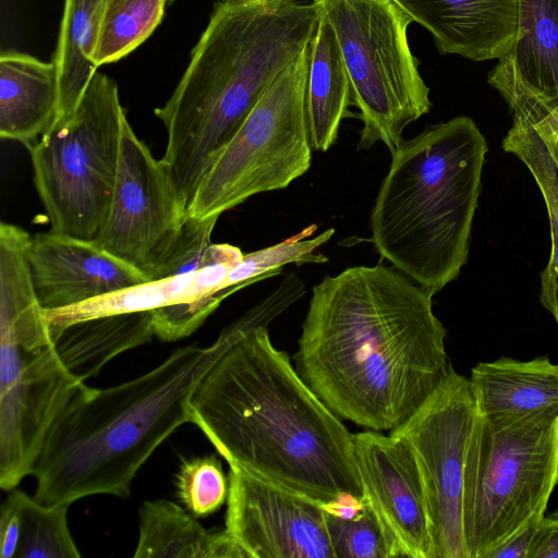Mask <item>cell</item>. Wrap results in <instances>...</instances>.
<instances>
[{
	"label": "cell",
	"mask_w": 558,
	"mask_h": 558,
	"mask_svg": "<svg viewBox=\"0 0 558 558\" xmlns=\"http://www.w3.org/2000/svg\"><path fill=\"white\" fill-rule=\"evenodd\" d=\"M138 530L136 558H247L226 527L206 530L170 500L143 502Z\"/></svg>",
	"instance_id": "20"
},
{
	"label": "cell",
	"mask_w": 558,
	"mask_h": 558,
	"mask_svg": "<svg viewBox=\"0 0 558 558\" xmlns=\"http://www.w3.org/2000/svg\"><path fill=\"white\" fill-rule=\"evenodd\" d=\"M195 271L126 287L85 302L45 311L51 338L64 327L101 316L153 311L201 299L192 286Z\"/></svg>",
	"instance_id": "25"
},
{
	"label": "cell",
	"mask_w": 558,
	"mask_h": 558,
	"mask_svg": "<svg viewBox=\"0 0 558 558\" xmlns=\"http://www.w3.org/2000/svg\"><path fill=\"white\" fill-rule=\"evenodd\" d=\"M558 484V410L513 418L478 413L463 489L468 558L484 556L544 515Z\"/></svg>",
	"instance_id": "6"
},
{
	"label": "cell",
	"mask_w": 558,
	"mask_h": 558,
	"mask_svg": "<svg viewBox=\"0 0 558 558\" xmlns=\"http://www.w3.org/2000/svg\"><path fill=\"white\" fill-rule=\"evenodd\" d=\"M102 0H64L58 44L57 66L60 105L58 119L70 116L98 71L93 60ZM57 119V120H58Z\"/></svg>",
	"instance_id": "23"
},
{
	"label": "cell",
	"mask_w": 558,
	"mask_h": 558,
	"mask_svg": "<svg viewBox=\"0 0 558 558\" xmlns=\"http://www.w3.org/2000/svg\"><path fill=\"white\" fill-rule=\"evenodd\" d=\"M175 485L180 501L195 518L213 514L228 498L229 480L216 454L182 460Z\"/></svg>",
	"instance_id": "29"
},
{
	"label": "cell",
	"mask_w": 558,
	"mask_h": 558,
	"mask_svg": "<svg viewBox=\"0 0 558 558\" xmlns=\"http://www.w3.org/2000/svg\"><path fill=\"white\" fill-rule=\"evenodd\" d=\"M21 535V515L14 492L9 495L0 511V556L15 558Z\"/></svg>",
	"instance_id": "32"
},
{
	"label": "cell",
	"mask_w": 558,
	"mask_h": 558,
	"mask_svg": "<svg viewBox=\"0 0 558 558\" xmlns=\"http://www.w3.org/2000/svg\"><path fill=\"white\" fill-rule=\"evenodd\" d=\"M352 104L351 84L335 33L318 15L311 39L306 120L313 150L327 151L337 141Z\"/></svg>",
	"instance_id": "21"
},
{
	"label": "cell",
	"mask_w": 558,
	"mask_h": 558,
	"mask_svg": "<svg viewBox=\"0 0 558 558\" xmlns=\"http://www.w3.org/2000/svg\"><path fill=\"white\" fill-rule=\"evenodd\" d=\"M28 263L35 292L45 311L148 281L95 241L52 231L32 238Z\"/></svg>",
	"instance_id": "15"
},
{
	"label": "cell",
	"mask_w": 558,
	"mask_h": 558,
	"mask_svg": "<svg viewBox=\"0 0 558 558\" xmlns=\"http://www.w3.org/2000/svg\"><path fill=\"white\" fill-rule=\"evenodd\" d=\"M543 517L532 518L506 541L489 550L484 558H530L538 524Z\"/></svg>",
	"instance_id": "33"
},
{
	"label": "cell",
	"mask_w": 558,
	"mask_h": 558,
	"mask_svg": "<svg viewBox=\"0 0 558 558\" xmlns=\"http://www.w3.org/2000/svg\"><path fill=\"white\" fill-rule=\"evenodd\" d=\"M487 83L517 86L543 101L558 102V0H519L511 50Z\"/></svg>",
	"instance_id": "18"
},
{
	"label": "cell",
	"mask_w": 558,
	"mask_h": 558,
	"mask_svg": "<svg viewBox=\"0 0 558 558\" xmlns=\"http://www.w3.org/2000/svg\"><path fill=\"white\" fill-rule=\"evenodd\" d=\"M175 0H168V4L173 3Z\"/></svg>",
	"instance_id": "36"
},
{
	"label": "cell",
	"mask_w": 558,
	"mask_h": 558,
	"mask_svg": "<svg viewBox=\"0 0 558 558\" xmlns=\"http://www.w3.org/2000/svg\"><path fill=\"white\" fill-rule=\"evenodd\" d=\"M487 142L458 116L402 141L371 213L379 255L434 294L469 257Z\"/></svg>",
	"instance_id": "5"
},
{
	"label": "cell",
	"mask_w": 558,
	"mask_h": 558,
	"mask_svg": "<svg viewBox=\"0 0 558 558\" xmlns=\"http://www.w3.org/2000/svg\"><path fill=\"white\" fill-rule=\"evenodd\" d=\"M155 336L151 312H134L71 324L52 340L68 369L85 381L120 353L145 344Z\"/></svg>",
	"instance_id": "22"
},
{
	"label": "cell",
	"mask_w": 558,
	"mask_h": 558,
	"mask_svg": "<svg viewBox=\"0 0 558 558\" xmlns=\"http://www.w3.org/2000/svg\"><path fill=\"white\" fill-rule=\"evenodd\" d=\"M512 113L524 116L534 126L546 145L558 142V102L543 101L532 94L514 86L500 89Z\"/></svg>",
	"instance_id": "31"
},
{
	"label": "cell",
	"mask_w": 558,
	"mask_h": 558,
	"mask_svg": "<svg viewBox=\"0 0 558 558\" xmlns=\"http://www.w3.org/2000/svg\"><path fill=\"white\" fill-rule=\"evenodd\" d=\"M318 13L305 0H220L168 101L160 159L187 211L205 175L255 105L311 41Z\"/></svg>",
	"instance_id": "3"
},
{
	"label": "cell",
	"mask_w": 558,
	"mask_h": 558,
	"mask_svg": "<svg viewBox=\"0 0 558 558\" xmlns=\"http://www.w3.org/2000/svg\"><path fill=\"white\" fill-rule=\"evenodd\" d=\"M391 1L429 32L440 54L499 60L517 36L519 0Z\"/></svg>",
	"instance_id": "16"
},
{
	"label": "cell",
	"mask_w": 558,
	"mask_h": 558,
	"mask_svg": "<svg viewBox=\"0 0 558 558\" xmlns=\"http://www.w3.org/2000/svg\"><path fill=\"white\" fill-rule=\"evenodd\" d=\"M501 146L526 166L545 202L551 247L548 263L541 272L539 301L558 326V168L533 124L520 113H513L512 125Z\"/></svg>",
	"instance_id": "24"
},
{
	"label": "cell",
	"mask_w": 558,
	"mask_h": 558,
	"mask_svg": "<svg viewBox=\"0 0 558 558\" xmlns=\"http://www.w3.org/2000/svg\"><path fill=\"white\" fill-rule=\"evenodd\" d=\"M116 82L97 71L74 111L29 150L51 231L95 241L109 211L126 121Z\"/></svg>",
	"instance_id": "7"
},
{
	"label": "cell",
	"mask_w": 558,
	"mask_h": 558,
	"mask_svg": "<svg viewBox=\"0 0 558 558\" xmlns=\"http://www.w3.org/2000/svg\"><path fill=\"white\" fill-rule=\"evenodd\" d=\"M469 379L483 417L513 418L558 410V364L545 356L481 362Z\"/></svg>",
	"instance_id": "19"
},
{
	"label": "cell",
	"mask_w": 558,
	"mask_h": 558,
	"mask_svg": "<svg viewBox=\"0 0 558 558\" xmlns=\"http://www.w3.org/2000/svg\"><path fill=\"white\" fill-rule=\"evenodd\" d=\"M332 28L363 128L359 148L384 143L393 153L404 129L429 112L430 89L411 51L412 20L391 0H312Z\"/></svg>",
	"instance_id": "8"
},
{
	"label": "cell",
	"mask_w": 558,
	"mask_h": 558,
	"mask_svg": "<svg viewBox=\"0 0 558 558\" xmlns=\"http://www.w3.org/2000/svg\"><path fill=\"white\" fill-rule=\"evenodd\" d=\"M530 558H558V510L542 518Z\"/></svg>",
	"instance_id": "34"
},
{
	"label": "cell",
	"mask_w": 558,
	"mask_h": 558,
	"mask_svg": "<svg viewBox=\"0 0 558 558\" xmlns=\"http://www.w3.org/2000/svg\"><path fill=\"white\" fill-rule=\"evenodd\" d=\"M229 466L225 527L247 558H335L323 505Z\"/></svg>",
	"instance_id": "13"
},
{
	"label": "cell",
	"mask_w": 558,
	"mask_h": 558,
	"mask_svg": "<svg viewBox=\"0 0 558 558\" xmlns=\"http://www.w3.org/2000/svg\"><path fill=\"white\" fill-rule=\"evenodd\" d=\"M86 386L59 356L46 316L0 319V487L32 474L46 436Z\"/></svg>",
	"instance_id": "10"
},
{
	"label": "cell",
	"mask_w": 558,
	"mask_h": 558,
	"mask_svg": "<svg viewBox=\"0 0 558 558\" xmlns=\"http://www.w3.org/2000/svg\"><path fill=\"white\" fill-rule=\"evenodd\" d=\"M185 218L161 161L126 120L109 211L95 242L148 281L157 280Z\"/></svg>",
	"instance_id": "12"
},
{
	"label": "cell",
	"mask_w": 558,
	"mask_h": 558,
	"mask_svg": "<svg viewBox=\"0 0 558 558\" xmlns=\"http://www.w3.org/2000/svg\"><path fill=\"white\" fill-rule=\"evenodd\" d=\"M362 500L363 507L351 518H341L325 509L335 558H393L378 518Z\"/></svg>",
	"instance_id": "30"
},
{
	"label": "cell",
	"mask_w": 558,
	"mask_h": 558,
	"mask_svg": "<svg viewBox=\"0 0 558 558\" xmlns=\"http://www.w3.org/2000/svg\"><path fill=\"white\" fill-rule=\"evenodd\" d=\"M304 293L287 276L240 317L230 343L196 383L192 423L229 465L323 506L362 497L353 434L304 381L267 325Z\"/></svg>",
	"instance_id": "1"
},
{
	"label": "cell",
	"mask_w": 558,
	"mask_h": 558,
	"mask_svg": "<svg viewBox=\"0 0 558 558\" xmlns=\"http://www.w3.org/2000/svg\"><path fill=\"white\" fill-rule=\"evenodd\" d=\"M547 147H548L550 155L558 168V142L555 144H551V145H547Z\"/></svg>",
	"instance_id": "35"
},
{
	"label": "cell",
	"mask_w": 558,
	"mask_h": 558,
	"mask_svg": "<svg viewBox=\"0 0 558 558\" xmlns=\"http://www.w3.org/2000/svg\"><path fill=\"white\" fill-rule=\"evenodd\" d=\"M434 293L397 268L354 266L313 287L295 368L340 418L391 432L447 376Z\"/></svg>",
	"instance_id": "2"
},
{
	"label": "cell",
	"mask_w": 558,
	"mask_h": 558,
	"mask_svg": "<svg viewBox=\"0 0 558 558\" xmlns=\"http://www.w3.org/2000/svg\"><path fill=\"white\" fill-rule=\"evenodd\" d=\"M333 233L335 230L330 228L313 239H304L302 234L301 238L287 239L276 245L243 255L239 264L230 270L221 291L236 292L246 286L280 274L281 268L290 263L326 262L327 257L316 254L315 251L328 242Z\"/></svg>",
	"instance_id": "28"
},
{
	"label": "cell",
	"mask_w": 558,
	"mask_h": 558,
	"mask_svg": "<svg viewBox=\"0 0 558 558\" xmlns=\"http://www.w3.org/2000/svg\"><path fill=\"white\" fill-rule=\"evenodd\" d=\"M311 41L284 68L205 175L186 216H220L258 193L282 190L311 167L306 86Z\"/></svg>",
	"instance_id": "9"
},
{
	"label": "cell",
	"mask_w": 558,
	"mask_h": 558,
	"mask_svg": "<svg viewBox=\"0 0 558 558\" xmlns=\"http://www.w3.org/2000/svg\"><path fill=\"white\" fill-rule=\"evenodd\" d=\"M168 0H102L95 64L117 62L142 45L160 24Z\"/></svg>",
	"instance_id": "26"
},
{
	"label": "cell",
	"mask_w": 558,
	"mask_h": 558,
	"mask_svg": "<svg viewBox=\"0 0 558 558\" xmlns=\"http://www.w3.org/2000/svg\"><path fill=\"white\" fill-rule=\"evenodd\" d=\"M240 318L208 347H181L151 371L105 389L85 386L51 425L35 462V498L69 505L94 495L128 498L136 473L181 425L208 367L233 339Z\"/></svg>",
	"instance_id": "4"
},
{
	"label": "cell",
	"mask_w": 558,
	"mask_h": 558,
	"mask_svg": "<svg viewBox=\"0 0 558 558\" xmlns=\"http://www.w3.org/2000/svg\"><path fill=\"white\" fill-rule=\"evenodd\" d=\"M21 515L17 558H78L68 523L69 505H44L16 487Z\"/></svg>",
	"instance_id": "27"
},
{
	"label": "cell",
	"mask_w": 558,
	"mask_h": 558,
	"mask_svg": "<svg viewBox=\"0 0 558 558\" xmlns=\"http://www.w3.org/2000/svg\"><path fill=\"white\" fill-rule=\"evenodd\" d=\"M362 498L378 518L393 558H435L432 523L412 450L399 436L353 434Z\"/></svg>",
	"instance_id": "14"
},
{
	"label": "cell",
	"mask_w": 558,
	"mask_h": 558,
	"mask_svg": "<svg viewBox=\"0 0 558 558\" xmlns=\"http://www.w3.org/2000/svg\"><path fill=\"white\" fill-rule=\"evenodd\" d=\"M478 410L470 379L451 366L424 403L390 433L413 452L432 523L435 558H468L463 489Z\"/></svg>",
	"instance_id": "11"
},
{
	"label": "cell",
	"mask_w": 558,
	"mask_h": 558,
	"mask_svg": "<svg viewBox=\"0 0 558 558\" xmlns=\"http://www.w3.org/2000/svg\"><path fill=\"white\" fill-rule=\"evenodd\" d=\"M60 93L57 66L14 50L0 56V137L31 150L56 123Z\"/></svg>",
	"instance_id": "17"
}]
</instances>
